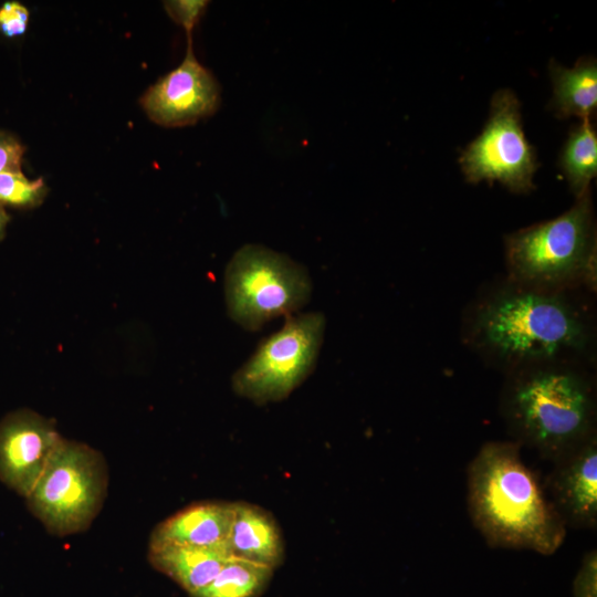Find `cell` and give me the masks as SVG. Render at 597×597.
<instances>
[{"label":"cell","mask_w":597,"mask_h":597,"mask_svg":"<svg viewBox=\"0 0 597 597\" xmlns=\"http://www.w3.org/2000/svg\"><path fill=\"white\" fill-rule=\"evenodd\" d=\"M558 167L576 198L590 189V181L597 175V133L593 119L580 121L569 132Z\"/></svg>","instance_id":"16"},{"label":"cell","mask_w":597,"mask_h":597,"mask_svg":"<svg viewBox=\"0 0 597 597\" xmlns=\"http://www.w3.org/2000/svg\"><path fill=\"white\" fill-rule=\"evenodd\" d=\"M565 527H597V434L555 462L543 483Z\"/></svg>","instance_id":"11"},{"label":"cell","mask_w":597,"mask_h":597,"mask_svg":"<svg viewBox=\"0 0 597 597\" xmlns=\"http://www.w3.org/2000/svg\"><path fill=\"white\" fill-rule=\"evenodd\" d=\"M470 338L509 373L522 367L577 364L593 342L591 326L566 291L517 285L500 289L473 313Z\"/></svg>","instance_id":"1"},{"label":"cell","mask_w":597,"mask_h":597,"mask_svg":"<svg viewBox=\"0 0 597 597\" xmlns=\"http://www.w3.org/2000/svg\"><path fill=\"white\" fill-rule=\"evenodd\" d=\"M233 519L227 547L231 556L274 569L284 558V541L273 515L263 507L233 502Z\"/></svg>","instance_id":"13"},{"label":"cell","mask_w":597,"mask_h":597,"mask_svg":"<svg viewBox=\"0 0 597 597\" xmlns=\"http://www.w3.org/2000/svg\"><path fill=\"white\" fill-rule=\"evenodd\" d=\"M9 220L8 214L0 208V238L4 234V229Z\"/></svg>","instance_id":"23"},{"label":"cell","mask_w":597,"mask_h":597,"mask_svg":"<svg viewBox=\"0 0 597 597\" xmlns=\"http://www.w3.org/2000/svg\"><path fill=\"white\" fill-rule=\"evenodd\" d=\"M208 1L202 0H178L165 2V9L171 19L180 24L191 35L192 30L201 18Z\"/></svg>","instance_id":"20"},{"label":"cell","mask_w":597,"mask_h":597,"mask_svg":"<svg viewBox=\"0 0 597 597\" xmlns=\"http://www.w3.org/2000/svg\"><path fill=\"white\" fill-rule=\"evenodd\" d=\"M597 237L591 190L563 214L505 237L510 282L541 291L596 287Z\"/></svg>","instance_id":"4"},{"label":"cell","mask_w":597,"mask_h":597,"mask_svg":"<svg viewBox=\"0 0 597 597\" xmlns=\"http://www.w3.org/2000/svg\"><path fill=\"white\" fill-rule=\"evenodd\" d=\"M46 193L42 179L30 180L20 169L0 172V202L18 208L39 205Z\"/></svg>","instance_id":"18"},{"label":"cell","mask_w":597,"mask_h":597,"mask_svg":"<svg viewBox=\"0 0 597 597\" xmlns=\"http://www.w3.org/2000/svg\"><path fill=\"white\" fill-rule=\"evenodd\" d=\"M500 408L512 441L552 463L597 434L595 386L577 364L510 371Z\"/></svg>","instance_id":"3"},{"label":"cell","mask_w":597,"mask_h":597,"mask_svg":"<svg viewBox=\"0 0 597 597\" xmlns=\"http://www.w3.org/2000/svg\"><path fill=\"white\" fill-rule=\"evenodd\" d=\"M326 320L310 312L290 316L232 376L234 392L258 405L285 399L314 370Z\"/></svg>","instance_id":"7"},{"label":"cell","mask_w":597,"mask_h":597,"mask_svg":"<svg viewBox=\"0 0 597 597\" xmlns=\"http://www.w3.org/2000/svg\"><path fill=\"white\" fill-rule=\"evenodd\" d=\"M272 574L271 567L230 556L213 580L191 597H256Z\"/></svg>","instance_id":"17"},{"label":"cell","mask_w":597,"mask_h":597,"mask_svg":"<svg viewBox=\"0 0 597 597\" xmlns=\"http://www.w3.org/2000/svg\"><path fill=\"white\" fill-rule=\"evenodd\" d=\"M548 71L553 84L549 109L558 118L593 119L597 109L596 59L582 56L570 69L552 59Z\"/></svg>","instance_id":"15"},{"label":"cell","mask_w":597,"mask_h":597,"mask_svg":"<svg viewBox=\"0 0 597 597\" xmlns=\"http://www.w3.org/2000/svg\"><path fill=\"white\" fill-rule=\"evenodd\" d=\"M54 422L20 409L0 421V481L27 498L61 441Z\"/></svg>","instance_id":"10"},{"label":"cell","mask_w":597,"mask_h":597,"mask_svg":"<svg viewBox=\"0 0 597 597\" xmlns=\"http://www.w3.org/2000/svg\"><path fill=\"white\" fill-rule=\"evenodd\" d=\"M573 597H597V551L589 549L573 582Z\"/></svg>","instance_id":"19"},{"label":"cell","mask_w":597,"mask_h":597,"mask_svg":"<svg viewBox=\"0 0 597 597\" xmlns=\"http://www.w3.org/2000/svg\"><path fill=\"white\" fill-rule=\"evenodd\" d=\"M191 35L182 62L160 77L140 98L148 117L165 127L192 125L212 115L220 104V88L211 72L198 62Z\"/></svg>","instance_id":"9"},{"label":"cell","mask_w":597,"mask_h":597,"mask_svg":"<svg viewBox=\"0 0 597 597\" xmlns=\"http://www.w3.org/2000/svg\"><path fill=\"white\" fill-rule=\"evenodd\" d=\"M23 146L11 135L0 132V172L20 169Z\"/></svg>","instance_id":"22"},{"label":"cell","mask_w":597,"mask_h":597,"mask_svg":"<svg viewBox=\"0 0 597 597\" xmlns=\"http://www.w3.org/2000/svg\"><path fill=\"white\" fill-rule=\"evenodd\" d=\"M233 512V502L205 501L190 504L155 526L149 546L181 545L228 549Z\"/></svg>","instance_id":"12"},{"label":"cell","mask_w":597,"mask_h":597,"mask_svg":"<svg viewBox=\"0 0 597 597\" xmlns=\"http://www.w3.org/2000/svg\"><path fill=\"white\" fill-rule=\"evenodd\" d=\"M107 482V465L97 450L62 438L25 500L48 532L65 536L91 525Z\"/></svg>","instance_id":"6"},{"label":"cell","mask_w":597,"mask_h":597,"mask_svg":"<svg viewBox=\"0 0 597 597\" xmlns=\"http://www.w3.org/2000/svg\"><path fill=\"white\" fill-rule=\"evenodd\" d=\"M459 164L470 184L499 181L515 193L535 188L533 177L540 164L525 136L521 103L513 91L501 88L493 94L488 121L462 150Z\"/></svg>","instance_id":"8"},{"label":"cell","mask_w":597,"mask_h":597,"mask_svg":"<svg viewBox=\"0 0 597 597\" xmlns=\"http://www.w3.org/2000/svg\"><path fill=\"white\" fill-rule=\"evenodd\" d=\"M307 270L287 255L260 244H244L224 272V298L229 317L247 331L291 315L311 298Z\"/></svg>","instance_id":"5"},{"label":"cell","mask_w":597,"mask_h":597,"mask_svg":"<svg viewBox=\"0 0 597 597\" xmlns=\"http://www.w3.org/2000/svg\"><path fill=\"white\" fill-rule=\"evenodd\" d=\"M29 11L17 1L4 2L0 7V30L8 38L22 35L28 25Z\"/></svg>","instance_id":"21"},{"label":"cell","mask_w":597,"mask_h":597,"mask_svg":"<svg viewBox=\"0 0 597 597\" xmlns=\"http://www.w3.org/2000/svg\"><path fill=\"white\" fill-rule=\"evenodd\" d=\"M230 556L222 547L148 546L149 563L190 596L209 585Z\"/></svg>","instance_id":"14"},{"label":"cell","mask_w":597,"mask_h":597,"mask_svg":"<svg viewBox=\"0 0 597 597\" xmlns=\"http://www.w3.org/2000/svg\"><path fill=\"white\" fill-rule=\"evenodd\" d=\"M521 448L514 441L481 446L467 471L468 513L490 547L549 556L567 531Z\"/></svg>","instance_id":"2"}]
</instances>
